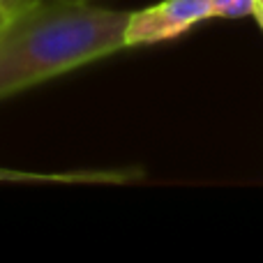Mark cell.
<instances>
[{"label":"cell","mask_w":263,"mask_h":263,"mask_svg":"<svg viewBox=\"0 0 263 263\" xmlns=\"http://www.w3.org/2000/svg\"><path fill=\"white\" fill-rule=\"evenodd\" d=\"M213 18L210 0H162L129 14L125 42L129 46H145L168 42L185 35L194 26Z\"/></svg>","instance_id":"cell-2"},{"label":"cell","mask_w":263,"mask_h":263,"mask_svg":"<svg viewBox=\"0 0 263 263\" xmlns=\"http://www.w3.org/2000/svg\"><path fill=\"white\" fill-rule=\"evenodd\" d=\"M143 176L141 168H92V171H21L0 166V182H26V185H127Z\"/></svg>","instance_id":"cell-3"},{"label":"cell","mask_w":263,"mask_h":263,"mask_svg":"<svg viewBox=\"0 0 263 263\" xmlns=\"http://www.w3.org/2000/svg\"><path fill=\"white\" fill-rule=\"evenodd\" d=\"M32 3H37V0H0V7H3L9 16H14V14L23 12L26 7H30Z\"/></svg>","instance_id":"cell-5"},{"label":"cell","mask_w":263,"mask_h":263,"mask_svg":"<svg viewBox=\"0 0 263 263\" xmlns=\"http://www.w3.org/2000/svg\"><path fill=\"white\" fill-rule=\"evenodd\" d=\"M9 18H12V16H9V14L5 12L3 7H0V30H3V28L7 26V23H9Z\"/></svg>","instance_id":"cell-7"},{"label":"cell","mask_w":263,"mask_h":263,"mask_svg":"<svg viewBox=\"0 0 263 263\" xmlns=\"http://www.w3.org/2000/svg\"><path fill=\"white\" fill-rule=\"evenodd\" d=\"M125 9L37 0L0 30V100L127 49Z\"/></svg>","instance_id":"cell-1"},{"label":"cell","mask_w":263,"mask_h":263,"mask_svg":"<svg viewBox=\"0 0 263 263\" xmlns=\"http://www.w3.org/2000/svg\"><path fill=\"white\" fill-rule=\"evenodd\" d=\"M83 3H97V0H83Z\"/></svg>","instance_id":"cell-8"},{"label":"cell","mask_w":263,"mask_h":263,"mask_svg":"<svg viewBox=\"0 0 263 263\" xmlns=\"http://www.w3.org/2000/svg\"><path fill=\"white\" fill-rule=\"evenodd\" d=\"M252 16L256 18V23H259L263 30V0H254V14H252Z\"/></svg>","instance_id":"cell-6"},{"label":"cell","mask_w":263,"mask_h":263,"mask_svg":"<svg viewBox=\"0 0 263 263\" xmlns=\"http://www.w3.org/2000/svg\"><path fill=\"white\" fill-rule=\"evenodd\" d=\"M213 18H242L254 14V0H210Z\"/></svg>","instance_id":"cell-4"}]
</instances>
